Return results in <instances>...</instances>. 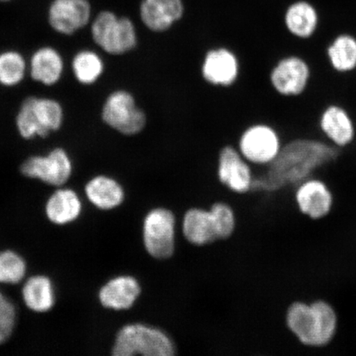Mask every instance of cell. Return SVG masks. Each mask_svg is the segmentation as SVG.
I'll list each match as a JSON object with an SVG mask.
<instances>
[{"mask_svg": "<svg viewBox=\"0 0 356 356\" xmlns=\"http://www.w3.org/2000/svg\"><path fill=\"white\" fill-rule=\"evenodd\" d=\"M284 322L289 333L302 346L321 348L337 335L338 316L330 302L296 300L287 307Z\"/></svg>", "mask_w": 356, "mask_h": 356, "instance_id": "7a4b0ae2", "label": "cell"}, {"mask_svg": "<svg viewBox=\"0 0 356 356\" xmlns=\"http://www.w3.org/2000/svg\"><path fill=\"white\" fill-rule=\"evenodd\" d=\"M63 104L47 96L30 95L21 102L15 115V128L22 140L47 139L64 127Z\"/></svg>", "mask_w": 356, "mask_h": 356, "instance_id": "3957f363", "label": "cell"}, {"mask_svg": "<svg viewBox=\"0 0 356 356\" xmlns=\"http://www.w3.org/2000/svg\"><path fill=\"white\" fill-rule=\"evenodd\" d=\"M82 202L76 191L64 186L58 188L47 200V216L53 224L64 225L78 219Z\"/></svg>", "mask_w": 356, "mask_h": 356, "instance_id": "cb8c5ba5", "label": "cell"}, {"mask_svg": "<svg viewBox=\"0 0 356 356\" xmlns=\"http://www.w3.org/2000/svg\"><path fill=\"white\" fill-rule=\"evenodd\" d=\"M141 292L139 280L131 275H120L101 288L99 297L104 308L128 310L139 300Z\"/></svg>", "mask_w": 356, "mask_h": 356, "instance_id": "ffe728a7", "label": "cell"}, {"mask_svg": "<svg viewBox=\"0 0 356 356\" xmlns=\"http://www.w3.org/2000/svg\"><path fill=\"white\" fill-rule=\"evenodd\" d=\"M185 13L184 0H143L140 6L142 24L155 34L170 32L184 19Z\"/></svg>", "mask_w": 356, "mask_h": 356, "instance_id": "2e32d148", "label": "cell"}, {"mask_svg": "<svg viewBox=\"0 0 356 356\" xmlns=\"http://www.w3.org/2000/svg\"><path fill=\"white\" fill-rule=\"evenodd\" d=\"M74 160L64 147L56 146L43 154L26 157L19 167L21 175L30 179L61 188L68 182L74 173Z\"/></svg>", "mask_w": 356, "mask_h": 356, "instance_id": "30bf717a", "label": "cell"}, {"mask_svg": "<svg viewBox=\"0 0 356 356\" xmlns=\"http://www.w3.org/2000/svg\"><path fill=\"white\" fill-rule=\"evenodd\" d=\"M179 218L165 207H155L148 212L142 224V240L150 257L165 261L175 257L178 247Z\"/></svg>", "mask_w": 356, "mask_h": 356, "instance_id": "ba28073f", "label": "cell"}, {"mask_svg": "<svg viewBox=\"0 0 356 356\" xmlns=\"http://www.w3.org/2000/svg\"><path fill=\"white\" fill-rule=\"evenodd\" d=\"M114 356H175V340L167 331L152 324L135 323L124 325L115 336Z\"/></svg>", "mask_w": 356, "mask_h": 356, "instance_id": "277c9868", "label": "cell"}, {"mask_svg": "<svg viewBox=\"0 0 356 356\" xmlns=\"http://www.w3.org/2000/svg\"><path fill=\"white\" fill-rule=\"evenodd\" d=\"M29 76V58L17 49L0 51V86L15 88Z\"/></svg>", "mask_w": 356, "mask_h": 356, "instance_id": "d4e9b609", "label": "cell"}, {"mask_svg": "<svg viewBox=\"0 0 356 356\" xmlns=\"http://www.w3.org/2000/svg\"><path fill=\"white\" fill-rule=\"evenodd\" d=\"M341 149L323 138L299 136L284 141L275 161L264 172L255 173L250 193H275L292 188L310 177L319 175L336 161Z\"/></svg>", "mask_w": 356, "mask_h": 356, "instance_id": "6da1fadb", "label": "cell"}, {"mask_svg": "<svg viewBox=\"0 0 356 356\" xmlns=\"http://www.w3.org/2000/svg\"><path fill=\"white\" fill-rule=\"evenodd\" d=\"M215 173L218 184L235 195L250 193L255 172L236 145L225 143L218 150Z\"/></svg>", "mask_w": 356, "mask_h": 356, "instance_id": "7c38bea8", "label": "cell"}, {"mask_svg": "<svg viewBox=\"0 0 356 356\" xmlns=\"http://www.w3.org/2000/svg\"><path fill=\"white\" fill-rule=\"evenodd\" d=\"M16 309L13 302L0 293V345L8 340L15 329Z\"/></svg>", "mask_w": 356, "mask_h": 356, "instance_id": "f1b7e54d", "label": "cell"}, {"mask_svg": "<svg viewBox=\"0 0 356 356\" xmlns=\"http://www.w3.org/2000/svg\"><path fill=\"white\" fill-rule=\"evenodd\" d=\"M86 197L93 206L108 211L123 203L126 193L119 181L108 175H97L89 180L84 188Z\"/></svg>", "mask_w": 356, "mask_h": 356, "instance_id": "7402d4cb", "label": "cell"}, {"mask_svg": "<svg viewBox=\"0 0 356 356\" xmlns=\"http://www.w3.org/2000/svg\"><path fill=\"white\" fill-rule=\"evenodd\" d=\"M92 19V7L88 0H53L47 19L57 34L71 37L83 30Z\"/></svg>", "mask_w": 356, "mask_h": 356, "instance_id": "9a60e30c", "label": "cell"}, {"mask_svg": "<svg viewBox=\"0 0 356 356\" xmlns=\"http://www.w3.org/2000/svg\"><path fill=\"white\" fill-rule=\"evenodd\" d=\"M100 117L106 127L126 137L140 135L149 122L146 111L140 106L135 95L126 88L114 89L106 95Z\"/></svg>", "mask_w": 356, "mask_h": 356, "instance_id": "8992f818", "label": "cell"}, {"mask_svg": "<svg viewBox=\"0 0 356 356\" xmlns=\"http://www.w3.org/2000/svg\"><path fill=\"white\" fill-rule=\"evenodd\" d=\"M319 135L336 148L344 149L355 143L356 122L347 106L332 102L320 111L318 122Z\"/></svg>", "mask_w": 356, "mask_h": 356, "instance_id": "4fadbf2b", "label": "cell"}, {"mask_svg": "<svg viewBox=\"0 0 356 356\" xmlns=\"http://www.w3.org/2000/svg\"><path fill=\"white\" fill-rule=\"evenodd\" d=\"M284 141L286 138L277 126L257 121L247 124L238 133L236 146L252 167L266 168L277 159Z\"/></svg>", "mask_w": 356, "mask_h": 356, "instance_id": "9c48e42d", "label": "cell"}, {"mask_svg": "<svg viewBox=\"0 0 356 356\" xmlns=\"http://www.w3.org/2000/svg\"><path fill=\"white\" fill-rule=\"evenodd\" d=\"M179 226L182 238L191 247H206L218 241L211 213L207 208L188 209L181 217Z\"/></svg>", "mask_w": 356, "mask_h": 356, "instance_id": "d6986e66", "label": "cell"}, {"mask_svg": "<svg viewBox=\"0 0 356 356\" xmlns=\"http://www.w3.org/2000/svg\"><path fill=\"white\" fill-rule=\"evenodd\" d=\"M90 33L95 46L108 56H126L139 47L136 24L129 17L113 12L99 13L92 22Z\"/></svg>", "mask_w": 356, "mask_h": 356, "instance_id": "52a82bcc", "label": "cell"}, {"mask_svg": "<svg viewBox=\"0 0 356 356\" xmlns=\"http://www.w3.org/2000/svg\"><path fill=\"white\" fill-rule=\"evenodd\" d=\"M209 210L215 225L218 241L232 238L238 225L237 215L232 204L226 200H217Z\"/></svg>", "mask_w": 356, "mask_h": 356, "instance_id": "4316f807", "label": "cell"}, {"mask_svg": "<svg viewBox=\"0 0 356 356\" xmlns=\"http://www.w3.org/2000/svg\"><path fill=\"white\" fill-rule=\"evenodd\" d=\"M10 1V0H0V2H8Z\"/></svg>", "mask_w": 356, "mask_h": 356, "instance_id": "f546056e", "label": "cell"}, {"mask_svg": "<svg viewBox=\"0 0 356 356\" xmlns=\"http://www.w3.org/2000/svg\"><path fill=\"white\" fill-rule=\"evenodd\" d=\"M73 77L79 86H95L104 77L106 63L101 51L95 49L83 48L74 53L70 61Z\"/></svg>", "mask_w": 356, "mask_h": 356, "instance_id": "603a6c76", "label": "cell"}, {"mask_svg": "<svg viewBox=\"0 0 356 356\" xmlns=\"http://www.w3.org/2000/svg\"><path fill=\"white\" fill-rule=\"evenodd\" d=\"M242 67V60L234 49L225 44H217L204 52L200 61L199 73L207 86L228 89L238 83Z\"/></svg>", "mask_w": 356, "mask_h": 356, "instance_id": "8fae6325", "label": "cell"}, {"mask_svg": "<svg viewBox=\"0 0 356 356\" xmlns=\"http://www.w3.org/2000/svg\"><path fill=\"white\" fill-rule=\"evenodd\" d=\"M313 78L310 60L298 51H288L278 56L267 74L271 92L284 99L304 96L309 91Z\"/></svg>", "mask_w": 356, "mask_h": 356, "instance_id": "5b68a950", "label": "cell"}, {"mask_svg": "<svg viewBox=\"0 0 356 356\" xmlns=\"http://www.w3.org/2000/svg\"><path fill=\"white\" fill-rule=\"evenodd\" d=\"M22 293L26 306L37 313H46L55 305L52 283L44 275H35L26 280Z\"/></svg>", "mask_w": 356, "mask_h": 356, "instance_id": "484cf974", "label": "cell"}, {"mask_svg": "<svg viewBox=\"0 0 356 356\" xmlns=\"http://www.w3.org/2000/svg\"><path fill=\"white\" fill-rule=\"evenodd\" d=\"M65 72V57L54 46H40L29 57V77L44 87L58 86L63 79Z\"/></svg>", "mask_w": 356, "mask_h": 356, "instance_id": "e0dca14e", "label": "cell"}, {"mask_svg": "<svg viewBox=\"0 0 356 356\" xmlns=\"http://www.w3.org/2000/svg\"><path fill=\"white\" fill-rule=\"evenodd\" d=\"M283 24L289 38L298 42H309L318 33L322 20L313 3L297 0L284 10Z\"/></svg>", "mask_w": 356, "mask_h": 356, "instance_id": "ac0fdd59", "label": "cell"}, {"mask_svg": "<svg viewBox=\"0 0 356 356\" xmlns=\"http://www.w3.org/2000/svg\"><path fill=\"white\" fill-rule=\"evenodd\" d=\"M331 69L339 74L356 72V35L343 31L334 35L325 49Z\"/></svg>", "mask_w": 356, "mask_h": 356, "instance_id": "44dd1931", "label": "cell"}, {"mask_svg": "<svg viewBox=\"0 0 356 356\" xmlns=\"http://www.w3.org/2000/svg\"><path fill=\"white\" fill-rule=\"evenodd\" d=\"M26 271V262L19 254L11 250L0 252V283H19Z\"/></svg>", "mask_w": 356, "mask_h": 356, "instance_id": "83f0119b", "label": "cell"}, {"mask_svg": "<svg viewBox=\"0 0 356 356\" xmlns=\"http://www.w3.org/2000/svg\"><path fill=\"white\" fill-rule=\"evenodd\" d=\"M293 198L302 216L318 220L332 211L335 195L329 182L323 177L316 175L296 186Z\"/></svg>", "mask_w": 356, "mask_h": 356, "instance_id": "5bb4252c", "label": "cell"}]
</instances>
